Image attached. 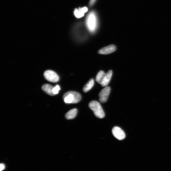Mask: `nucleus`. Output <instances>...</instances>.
<instances>
[{
  "label": "nucleus",
  "mask_w": 171,
  "mask_h": 171,
  "mask_svg": "<svg viewBox=\"0 0 171 171\" xmlns=\"http://www.w3.org/2000/svg\"><path fill=\"white\" fill-rule=\"evenodd\" d=\"M53 87L51 85L49 84H46L43 85L42 87V90L46 93L47 94L51 95L54 96L53 91Z\"/></svg>",
  "instance_id": "11"
},
{
  "label": "nucleus",
  "mask_w": 171,
  "mask_h": 171,
  "mask_svg": "<svg viewBox=\"0 0 171 171\" xmlns=\"http://www.w3.org/2000/svg\"><path fill=\"white\" fill-rule=\"evenodd\" d=\"M116 50V47L114 45H111L103 48L100 50L98 53L103 55H107L114 53Z\"/></svg>",
  "instance_id": "7"
},
{
  "label": "nucleus",
  "mask_w": 171,
  "mask_h": 171,
  "mask_svg": "<svg viewBox=\"0 0 171 171\" xmlns=\"http://www.w3.org/2000/svg\"><path fill=\"white\" fill-rule=\"evenodd\" d=\"M5 168V165L3 163H1L0 165V171H2Z\"/></svg>",
  "instance_id": "16"
},
{
  "label": "nucleus",
  "mask_w": 171,
  "mask_h": 171,
  "mask_svg": "<svg viewBox=\"0 0 171 171\" xmlns=\"http://www.w3.org/2000/svg\"><path fill=\"white\" fill-rule=\"evenodd\" d=\"M111 91V88L107 86L103 88L99 94V100L102 103H105L107 101Z\"/></svg>",
  "instance_id": "5"
},
{
  "label": "nucleus",
  "mask_w": 171,
  "mask_h": 171,
  "mask_svg": "<svg viewBox=\"0 0 171 171\" xmlns=\"http://www.w3.org/2000/svg\"><path fill=\"white\" fill-rule=\"evenodd\" d=\"M44 76L47 80L52 83H57L59 80L57 74L54 71L51 70L45 71L44 73Z\"/></svg>",
  "instance_id": "4"
},
{
  "label": "nucleus",
  "mask_w": 171,
  "mask_h": 171,
  "mask_svg": "<svg viewBox=\"0 0 171 171\" xmlns=\"http://www.w3.org/2000/svg\"><path fill=\"white\" fill-rule=\"evenodd\" d=\"M89 107L93 111L96 117L102 118L105 117V113L100 104L98 101H93L89 104Z\"/></svg>",
  "instance_id": "3"
},
{
  "label": "nucleus",
  "mask_w": 171,
  "mask_h": 171,
  "mask_svg": "<svg viewBox=\"0 0 171 171\" xmlns=\"http://www.w3.org/2000/svg\"><path fill=\"white\" fill-rule=\"evenodd\" d=\"M113 72L111 70L108 71L106 74L102 83L101 84L102 87L107 86L110 82L111 77H112Z\"/></svg>",
  "instance_id": "9"
},
{
  "label": "nucleus",
  "mask_w": 171,
  "mask_h": 171,
  "mask_svg": "<svg viewBox=\"0 0 171 171\" xmlns=\"http://www.w3.org/2000/svg\"><path fill=\"white\" fill-rule=\"evenodd\" d=\"M85 25L90 32L94 33L96 31L98 26V18L95 11H92L88 13L86 19Z\"/></svg>",
  "instance_id": "1"
},
{
  "label": "nucleus",
  "mask_w": 171,
  "mask_h": 171,
  "mask_svg": "<svg viewBox=\"0 0 171 171\" xmlns=\"http://www.w3.org/2000/svg\"><path fill=\"white\" fill-rule=\"evenodd\" d=\"M97 0H90V2H89V5L90 6H92L95 3Z\"/></svg>",
  "instance_id": "15"
},
{
  "label": "nucleus",
  "mask_w": 171,
  "mask_h": 171,
  "mask_svg": "<svg viewBox=\"0 0 171 171\" xmlns=\"http://www.w3.org/2000/svg\"><path fill=\"white\" fill-rule=\"evenodd\" d=\"M114 136L119 140H122L125 137V135L123 131L119 127L115 126L112 130Z\"/></svg>",
  "instance_id": "6"
},
{
  "label": "nucleus",
  "mask_w": 171,
  "mask_h": 171,
  "mask_svg": "<svg viewBox=\"0 0 171 171\" xmlns=\"http://www.w3.org/2000/svg\"><path fill=\"white\" fill-rule=\"evenodd\" d=\"M63 99L66 103L76 104L81 99V96L78 92L70 91L65 93L63 96Z\"/></svg>",
  "instance_id": "2"
},
{
  "label": "nucleus",
  "mask_w": 171,
  "mask_h": 171,
  "mask_svg": "<svg viewBox=\"0 0 171 171\" xmlns=\"http://www.w3.org/2000/svg\"><path fill=\"white\" fill-rule=\"evenodd\" d=\"M106 74L105 72L102 70H101L98 72L96 77V81L98 84H101Z\"/></svg>",
  "instance_id": "13"
},
{
  "label": "nucleus",
  "mask_w": 171,
  "mask_h": 171,
  "mask_svg": "<svg viewBox=\"0 0 171 171\" xmlns=\"http://www.w3.org/2000/svg\"><path fill=\"white\" fill-rule=\"evenodd\" d=\"M94 84V80L93 78L91 79L88 81L87 83L84 86L83 91L85 93H86L91 90Z\"/></svg>",
  "instance_id": "12"
},
{
  "label": "nucleus",
  "mask_w": 171,
  "mask_h": 171,
  "mask_svg": "<svg viewBox=\"0 0 171 171\" xmlns=\"http://www.w3.org/2000/svg\"><path fill=\"white\" fill-rule=\"evenodd\" d=\"M77 113V110L76 108L73 109L69 111L65 115V118L67 119L71 120L75 118Z\"/></svg>",
  "instance_id": "10"
},
{
  "label": "nucleus",
  "mask_w": 171,
  "mask_h": 171,
  "mask_svg": "<svg viewBox=\"0 0 171 171\" xmlns=\"http://www.w3.org/2000/svg\"><path fill=\"white\" fill-rule=\"evenodd\" d=\"M88 11V9L87 7H80L78 9H76L74 10V16L77 18L80 19L83 17L85 14Z\"/></svg>",
  "instance_id": "8"
},
{
  "label": "nucleus",
  "mask_w": 171,
  "mask_h": 171,
  "mask_svg": "<svg viewBox=\"0 0 171 171\" xmlns=\"http://www.w3.org/2000/svg\"><path fill=\"white\" fill-rule=\"evenodd\" d=\"M60 90V88L59 86L58 85H57L55 87H54L53 89V94L55 95L56 94H57L59 91Z\"/></svg>",
  "instance_id": "14"
}]
</instances>
